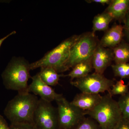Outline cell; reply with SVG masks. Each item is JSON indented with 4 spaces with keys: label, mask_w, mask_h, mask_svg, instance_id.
I'll return each mask as SVG.
<instances>
[{
    "label": "cell",
    "mask_w": 129,
    "mask_h": 129,
    "mask_svg": "<svg viewBox=\"0 0 129 129\" xmlns=\"http://www.w3.org/2000/svg\"><path fill=\"white\" fill-rule=\"evenodd\" d=\"M39 99L28 92H20L8 103L4 114L11 124L32 123Z\"/></svg>",
    "instance_id": "6da1fadb"
},
{
    "label": "cell",
    "mask_w": 129,
    "mask_h": 129,
    "mask_svg": "<svg viewBox=\"0 0 129 129\" xmlns=\"http://www.w3.org/2000/svg\"><path fill=\"white\" fill-rule=\"evenodd\" d=\"M79 36L75 35L64 40L41 59L30 63V70L39 68L50 67L58 73L67 71L65 64L69 57L71 48Z\"/></svg>",
    "instance_id": "7a4b0ae2"
},
{
    "label": "cell",
    "mask_w": 129,
    "mask_h": 129,
    "mask_svg": "<svg viewBox=\"0 0 129 129\" xmlns=\"http://www.w3.org/2000/svg\"><path fill=\"white\" fill-rule=\"evenodd\" d=\"M86 114L97 122L101 129H114L122 118L118 102L108 93L102 96L99 103Z\"/></svg>",
    "instance_id": "3957f363"
},
{
    "label": "cell",
    "mask_w": 129,
    "mask_h": 129,
    "mask_svg": "<svg viewBox=\"0 0 129 129\" xmlns=\"http://www.w3.org/2000/svg\"><path fill=\"white\" fill-rule=\"evenodd\" d=\"M29 64L21 58L13 59L9 63L2 74L6 89L16 91L18 93L28 92V81L31 78Z\"/></svg>",
    "instance_id": "277c9868"
},
{
    "label": "cell",
    "mask_w": 129,
    "mask_h": 129,
    "mask_svg": "<svg viewBox=\"0 0 129 129\" xmlns=\"http://www.w3.org/2000/svg\"><path fill=\"white\" fill-rule=\"evenodd\" d=\"M99 44L95 34L92 32L80 35L71 48L65 64L67 70L79 63L92 60L94 52Z\"/></svg>",
    "instance_id": "5b68a950"
},
{
    "label": "cell",
    "mask_w": 129,
    "mask_h": 129,
    "mask_svg": "<svg viewBox=\"0 0 129 129\" xmlns=\"http://www.w3.org/2000/svg\"><path fill=\"white\" fill-rule=\"evenodd\" d=\"M56 102L59 129H74L85 117L86 112L72 104L64 97Z\"/></svg>",
    "instance_id": "8992f818"
},
{
    "label": "cell",
    "mask_w": 129,
    "mask_h": 129,
    "mask_svg": "<svg viewBox=\"0 0 129 129\" xmlns=\"http://www.w3.org/2000/svg\"><path fill=\"white\" fill-rule=\"evenodd\" d=\"M70 83L81 92L100 94L106 91L108 93L115 83L114 80L107 78L103 74L94 72L85 77L72 81Z\"/></svg>",
    "instance_id": "52a82bcc"
},
{
    "label": "cell",
    "mask_w": 129,
    "mask_h": 129,
    "mask_svg": "<svg viewBox=\"0 0 129 129\" xmlns=\"http://www.w3.org/2000/svg\"><path fill=\"white\" fill-rule=\"evenodd\" d=\"M33 123L38 129H59L57 108L40 98L34 113Z\"/></svg>",
    "instance_id": "ba28073f"
},
{
    "label": "cell",
    "mask_w": 129,
    "mask_h": 129,
    "mask_svg": "<svg viewBox=\"0 0 129 129\" xmlns=\"http://www.w3.org/2000/svg\"><path fill=\"white\" fill-rule=\"evenodd\" d=\"M32 82L28 87V92H32L36 95L40 96L41 99L51 102L59 100L63 97L62 94H58L51 86L44 82L39 73L31 77Z\"/></svg>",
    "instance_id": "9c48e42d"
},
{
    "label": "cell",
    "mask_w": 129,
    "mask_h": 129,
    "mask_svg": "<svg viewBox=\"0 0 129 129\" xmlns=\"http://www.w3.org/2000/svg\"><path fill=\"white\" fill-rule=\"evenodd\" d=\"M113 60L112 50L103 47L99 44L94 52L92 58V67L95 72L103 74Z\"/></svg>",
    "instance_id": "30bf717a"
},
{
    "label": "cell",
    "mask_w": 129,
    "mask_h": 129,
    "mask_svg": "<svg viewBox=\"0 0 129 129\" xmlns=\"http://www.w3.org/2000/svg\"><path fill=\"white\" fill-rule=\"evenodd\" d=\"M102 97L100 94L81 92L77 94L71 103L81 110L88 112L93 109L99 103Z\"/></svg>",
    "instance_id": "8fae6325"
},
{
    "label": "cell",
    "mask_w": 129,
    "mask_h": 129,
    "mask_svg": "<svg viewBox=\"0 0 129 129\" xmlns=\"http://www.w3.org/2000/svg\"><path fill=\"white\" fill-rule=\"evenodd\" d=\"M123 30V25L115 24L107 30L99 44L103 47L113 49L123 40L124 36Z\"/></svg>",
    "instance_id": "7c38bea8"
},
{
    "label": "cell",
    "mask_w": 129,
    "mask_h": 129,
    "mask_svg": "<svg viewBox=\"0 0 129 129\" xmlns=\"http://www.w3.org/2000/svg\"><path fill=\"white\" fill-rule=\"evenodd\" d=\"M129 11V0H112L106 11L120 23H124Z\"/></svg>",
    "instance_id": "4fadbf2b"
},
{
    "label": "cell",
    "mask_w": 129,
    "mask_h": 129,
    "mask_svg": "<svg viewBox=\"0 0 129 129\" xmlns=\"http://www.w3.org/2000/svg\"><path fill=\"white\" fill-rule=\"evenodd\" d=\"M92 68V60L82 62L75 65L72 71L65 76L69 77L72 81L74 79L81 78L87 76L91 72Z\"/></svg>",
    "instance_id": "5bb4252c"
},
{
    "label": "cell",
    "mask_w": 129,
    "mask_h": 129,
    "mask_svg": "<svg viewBox=\"0 0 129 129\" xmlns=\"http://www.w3.org/2000/svg\"><path fill=\"white\" fill-rule=\"evenodd\" d=\"M39 73L42 80L50 86L57 85L60 78L65 76L64 75L58 74L55 69L50 67L41 68L40 72Z\"/></svg>",
    "instance_id": "9a60e30c"
},
{
    "label": "cell",
    "mask_w": 129,
    "mask_h": 129,
    "mask_svg": "<svg viewBox=\"0 0 129 129\" xmlns=\"http://www.w3.org/2000/svg\"><path fill=\"white\" fill-rule=\"evenodd\" d=\"M114 61L115 64L129 61V44L123 40L121 43L112 49Z\"/></svg>",
    "instance_id": "2e32d148"
},
{
    "label": "cell",
    "mask_w": 129,
    "mask_h": 129,
    "mask_svg": "<svg viewBox=\"0 0 129 129\" xmlns=\"http://www.w3.org/2000/svg\"><path fill=\"white\" fill-rule=\"evenodd\" d=\"M114 19L109 13L105 11L95 16L92 21V33L97 31L108 30L109 25Z\"/></svg>",
    "instance_id": "e0dca14e"
},
{
    "label": "cell",
    "mask_w": 129,
    "mask_h": 129,
    "mask_svg": "<svg viewBox=\"0 0 129 129\" xmlns=\"http://www.w3.org/2000/svg\"><path fill=\"white\" fill-rule=\"evenodd\" d=\"M129 82L125 84L124 81L121 79L114 84L108 93L112 96L115 95H124L129 92Z\"/></svg>",
    "instance_id": "ac0fdd59"
},
{
    "label": "cell",
    "mask_w": 129,
    "mask_h": 129,
    "mask_svg": "<svg viewBox=\"0 0 129 129\" xmlns=\"http://www.w3.org/2000/svg\"><path fill=\"white\" fill-rule=\"evenodd\" d=\"M114 76L123 79H129V63L111 65Z\"/></svg>",
    "instance_id": "d6986e66"
},
{
    "label": "cell",
    "mask_w": 129,
    "mask_h": 129,
    "mask_svg": "<svg viewBox=\"0 0 129 129\" xmlns=\"http://www.w3.org/2000/svg\"><path fill=\"white\" fill-rule=\"evenodd\" d=\"M117 102L122 118L129 121V92L121 96Z\"/></svg>",
    "instance_id": "ffe728a7"
},
{
    "label": "cell",
    "mask_w": 129,
    "mask_h": 129,
    "mask_svg": "<svg viewBox=\"0 0 129 129\" xmlns=\"http://www.w3.org/2000/svg\"><path fill=\"white\" fill-rule=\"evenodd\" d=\"M74 129H101L99 124L91 117H85Z\"/></svg>",
    "instance_id": "44dd1931"
},
{
    "label": "cell",
    "mask_w": 129,
    "mask_h": 129,
    "mask_svg": "<svg viewBox=\"0 0 129 129\" xmlns=\"http://www.w3.org/2000/svg\"><path fill=\"white\" fill-rule=\"evenodd\" d=\"M11 129H38L32 123L11 124Z\"/></svg>",
    "instance_id": "7402d4cb"
},
{
    "label": "cell",
    "mask_w": 129,
    "mask_h": 129,
    "mask_svg": "<svg viewBox=\"0 0 129 129\" xmlns=\"http://www.w3.org/2000/svg\"><path fill=\"white\" fill-rule=\"evenodd\" d=\"M124 23V34L128 41V43L129 44V11L126 15Z\"/></svg>",
    "instance_id": "603a6c76"
},
{
    "label": "cell",
    "mask_w": 129,
    "mask_h": 129,
    "mask_svg": "<svg viewBox=\"0 0 129 129\" xmlns=\"http://www.w3.org/2000/svg\"><path fill=\"white\" fill-rule=\"evenodd\" d=\"M114 129H129V121L122 117Z\"/></svg>",
    "instance_id": "cb8c5ba5"
},
{
    "label": "cell",
    "mask_w": 129,
    "mask_h": 129,
    "mask_svg": "<svg viewBox=\"0 0 129 129\" xmlns=\"http://www.w3.org/2000/svg\"><path fill=\"white\" fill-rule=\"evenodd\" d=\"M0 129H11L5 118L0 114Z\"/></svg>",
    "instance_id": "d4e9b609"
},
{
    "label": "cell",
    "mask_w": 129,
    "mask_h": 129,
    "mask_svg": "<svg viewBox=\"0 0 129 129\" xmlns=\"http://www.w3.org/2000/svg\"><path fill=\"white\" fill-rule=\"evenodd\" d=\"M112 1L111 0H90V1H86V2L90 3H99L102 5H105V4H108L109 5L111 3Z\"/></svg>",
    "instance_id": "484cf974"
},
{
    "label": "cell",
    "mask_w": 129,
    "mask_h": 129,
    "mask_svg": "<svg viewBox=\"0 0 129 129\" xmlns=\"http://www.w3.org/2000/svg\"><path fill=\"white\" fill-rule=\"evenodd\" d=\"M16 31H13L12 32H11V33H10L9 34L7 35L6 36L3 37V38L0 39V47H1V46L2 45V43H3V42L5 41V40L6 39L8 38V37H9V36H11L12 35L14 34H16Z\"/></svg>",
    "instance_id": "4316f807"
}]
</instances>
